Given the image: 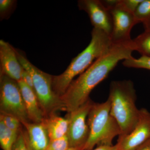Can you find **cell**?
<instances>
[{"label": "cell", "mask_w": 150, "mask_h": 150, "mask_svg": "<svg viewBox=\"0 0 150 150\" xmlns=\"http://www.w3.org/2000/svg\"><path fill=\"white\" fill-rule=\"evenodd\" d=\"M136 21L139 23H146L150 19V0H142L134 12Z\"/></svg>", "instance_id": "e0dca14e"}, {"label": "cell", "mask_w": 150, "mask_h": 150, "mask_svg": "<svg viewBox=\"0 0 150 150\" xmlns=\"http://www.w3.org/2000/svg\"><path fill=\"white\" fill-rule=\"evenodd\" d=\"M69 147V144L67 135L60 139L51 140L46 150H67Z\"/></svg>", "instance_id": "ffe728a7"}, {"label": "cell", "mask_w": 150, "mask_h": 150, "mask_svg": "<svg viewBox=\"0 0 150 150\" xmlns=\"http://www.w3.org/2000/svg\"><path fill=\"white\" fill-rule=\"evenodd\" d=\"M150 138V112L145 108L140 109L137 125L131 133L118 138L119 150H134Z\"/></svg>", "instance_id": "30bf717a"}, {"label": "cell", "mask_w": 150, "mask_h": 150, "mask_svg": "<svg viewBox=\"0 0 150 150\" xmlns=\"http://www.w3.org/2000/svg\"><path fill=\"white\" fill-rule=\"evenodd\" d=\"M142 1V0H119V4L123 8L134 13Z\"/></svg>", "instance_id": "603a6c76"}, {"label": "cell", "mask_w": 150, "mask_h": 150, "mask_svg": "<svg viewBox=\"0 0 150 150\" xmlns=\"http://www.w3.org/2000/svg\"><path fill=\"white\" fill-rule=\"evenodd\" d=\"M21 80L34 91V85L32 76L30 74L23 68L22 72Z\"/></svg>", "instance_id": "cb8c5ba5"}, {"label": "cell", "mask_w": 150, "mask_h": 150, "mask_svg": "<svg viewBox=\"0 0 150 150\" xmlns=\"http://www.w3.org/2000/svg\"><path fill=\"white\" fill-rule=\"evenodd\" d=\"M0 120H1L3 123L8 129L12 131L18 132L21 130V121L15 116L8 114L1 113Z\"/></svg>", "instance_id": "d6986e66"}, {"label": "cell", "mask_w": 150, "mask_h": 150, "mask_svg": "<svg viewBox=\"0 0 150 150\" xmlns=\"http://www.w3.org/2000/svg\"><path fill=\"white\" fill-rule=\"evenodd\" d=\"M91 150H119V148L118 144L111 145V146H98L96 148Z\"/></svg>", "instance_id": "d4e9b609"}, {"label": "cell", "mask_w": 150, "mask_h": 150, "mask_svg": "<svg viewBox=\"0 0 150 150\" xmlns=\"http://www.w3.org/2000/svg\"><path fill=\"white\" fill-rule=\"evenodd\" d=\"M134 51L132 40L125 43H113L107 52L96 59L70 84L60 97L64 110L69 113L85 103L89 99L92 91L107 78L118 62L133 57Z\"/></svg>", "instance_id": "6da1fadb"}, {"label": "cell", "mask_w": 150, "mask_h": 150, "mask_svg": "<svg viewBox=\"0 0 150 150\" xmlns=\"http://www.w3.org/2000/svg\"><path fill=\"white\" fill-rule=\"evenodd\" d=\"M145 29H150V19L146 23L144 24Z\"/></svg>", "instance_id": "4316f807"}, {"label": "cell", "mask_w": 150, "mask_h": 150, "mask_svg": "<svg viewBox=\"0 0 150 150\" xmlns=\"http://www.w3.org/2000/svg\"><path fill=\"white\" fill-rule=\"evenodd\" d=\"M134 150H150V138Z\"/></svg>", "instance_id": "484cf974"}, {"label": "cell", "mask_w": 150, "mask_h": 150, "mask_svg": "<svg viewBox=\"0 0 150 150\" xmlns=\"http://www.w3.org/2000/svg\"><path fill=\"white\" fill-rule=\"evenodd\" d=\"M24 134H25V139H26V142H27L28 146V149H29V150H31V149H30V147L29 145V144H28V142L27 139H26V136H25V132H24Z\"/></svg>", "instance_id": "f1b7e54d"}, {"label": "cell", "mask_w": 150, "mask_h": 150, "mask_svg": "<svg viewBox=\"0 0 150 150\" xmlns=\"http://www.w3.org/2000/svg\"><path fill=\"white\" fill-rule=\"evenodd\" d=\"M26 129L25 136L31 150H46L50 139L46 126L40 123H23Z\"/></svg>", "instance_id": "4fadbf2b"}, {"label": "cell", "mask_w": 150, "mask_h": 150, "mask_svg": "<svg viewBox=\"0 0 150 150\" xmlns=\"http://www.w3.org/2000/svg\"><path fill=\"white\" fill-rule=\"evenodd\" d=\"M29 120L35 123H42L46 118L34 91L21 80L18 82Z\"/></svg>", "instance_id": "7c38bea8"}, {"label": "cell", "mask_w": 150, "mask_h": 150, "mask_svg": "<svg viewBox=\"0 0 150 150\" xmlns=\"http://www.w3.org/2000/svg\"><path fill=\"white\" fill-rule=\"evenodd\" d=\"M122 64L128 68L150 70V57L142 56L138 59H135L132 57L130 59L124 60Z\"/></svg>", "instance_id": "ac0fdd59"}, {"label": "cell", "mask_w": 150, "mask_h": 150, "mask_svg": "<svg viewBox=\"0 0 150 150\" xmlns=\"http://www.w3.org/2000/svg\"><path fill=\"white\" fill-rule=\"evenodd\" d=\"M134 51H138L142 56L150 57V29H145L143 33L132 39Z\"/></svg>", "instance_id": "9a60e30c"}, {"label": "cell", "mask_w": 150, "mask_h": 150, "mask_svg": "<svg viewBox=\"0 0 150 150\" xmlns=\"http://www.w3.org/2000/svg\"><path fill=\"white\" fill-rule=\"evenodd\" d=\"M87 122L89 136L82 150H91L96 146H111L114 138L121 135L120 126L110 113L108 98L101 103L93 102Z\"/></svg>", "instance_id": "277c9868"}, {"label": "cell", "mask_w": 150, "mask_h": 150, "mask_svg": "<svg viewBox=\"0 0 150 150\" xmlns=\"http://www.w3.org/2000/svg\"><path fill=\"white\" fill-rule=\"evenodd\" d=\"M12 150H29L24 132L21 129L19 132L18 136L14 143Z\"/></svg>", "instance_id": "44dd1931"}, {"label": "cell", "mask_w": 150, "mask_h": 150, "mask_svg": "<svg viewBox=\"0 0 150 150\" xmlns=\"http://www.w3.org/2000/svg\"><path fill=\"white\" fill-rule=\"evenodd\" d=\"M43 123L46 126L50 141L57 139L67 136L69 120L56 115L55 113L46 117Z\"/></svg>", "instance_id": "5bb4252c"}, {"label": "cell", "mask_w": 150, "mask_h": 150, "mask_svg": "<svg viewBox=\"0 0 150 150\" xmlns=\"http://www.w3.org/2000/svg\"><path fill=\"white\" fill-rule=\"evenodd\" d=\"M78 6L88 15L93 28L102 30L110 36L112 21L110 11L100 0H80Z\"/></svg>", "instance_id": "9c48e42d"}, {"label": "cell", "mask_w": 150, "mask_h": 150, "mask_svg": "<svg viewBox=\"0 0 150 150\" xmlns=\"http://www.w3.org/2000/svg\"><path fill=\"white\" fill-rule=\"evenodd\" d=\"M93 103L89 99L77 109L68 113L67 116L69 120V125L67 137L69 146L81 148L82 150L88 139L87 118Z\"/></svg>", "instance_id": "52a82bcc"}, {"label": "cell", "mask_w": 150, "mask_h": 150, "mask_svg": "<svg viewBox=\"0 0 150 150\" xmlns=\"http://www.w3.org/2000/svg\"><path fill=\"white\" fill-rule=\"evenodd\" d=\"M110 113L120 126L122 138L131 133L137 125L140 110L136 105V90L130 80L112 81L108 98Z\"/></svg>", "instance_id": "3957f363"}, {"label": "cell", "mask_w": 150, "mask_h": 150, "mask_svg": "<svg viewBox=\"0 0 150 150\" xmlns=\"http://www.w3.org/2000/svg\"><path fill=\"white\" fill-rule=\"evenodd\" d=\"M110 36L100 30L93 28L88 46L72 60L66 71L58 76H52V88L61 97L74 79L84 72L96 59L107 52L112 46Z\"/></svg>", "instance_id": "7a4b0ae2"}, {"label": "cell", "mask_w": 150, "mask_h": 150, "mask_svg": "<svg viewBox=\"0 0 150 150\" xmlns=\"http://www.w3.org/2000/svg\"><path fill=\"white\" fill-rule=\"evenodd\" d=\"M16 1L13 0L0 1V15L1 18H4L8 14L13 8Z\"/></svg>", "instance_id": "7402d4cb"}, {"label": "cell", "mask_w": 150, "mask_h": 150, "mask_svg": "<svg viewBox=\"0 0 150 150\" xmlns=\"http://www.w3.org/2000/svg\"><path fill=\"white\" fill-rule=\"evenodd\" d=\"M0 82L1 113L15 116L21 124L29 122L28 114L18 82L1 73Z\"/></svg>", "instance_id": "8992f818"}, {"label": "cell", "mask_w": 150, "mask_h": 150, "mask_svg": "<svg viewBox=\"0 0 150 150\" xmlns=\"http://www.w3.org/2000/svg\"><path fill=\"white\" fill-rule=\"evenodd\" d=\"M67 150H82L81 148L69 146Z\"/></svg>", "instance_id": "83f0119b"}, {"label": "cell", "mask_w": 150, "mask_h": 150, "mask_svg": "<svg viewBox=\"0 0 150 150\" xmlns=\"http://www.w3.org/2000/svg\"><path fill=\"white\" fill-rule=\"evenodd\" d=\"M19 132L8 129L3 121L0 120V144L3 150H12Z\"/></svg>", "instance_id": "2e32d148"}, {"label": "cell", "mask_w": 150, "mask_h": 150, "mask_svg": "<svg viewBox=\"0 0 150 150\" xmlns=\"http://www.w3.org/2000/svg\"><path fill=\"white\" fill-rule=\"evenodd\" d=\"M15 51L22 67L32 76L34 91L46 117L55 113L57 110H64L61 98L53 91L52 75L35 67L18 49H15Z\"/></svg>", "instance_id": "5b68a950"}, {"label": "cell", "mask_w": 150, "mask_h": 150, "mask_svg": "<svg viewBox=\"0 0 150 150\" xmlns=\"http://www.w3.org/2000/svg\"><path fill=\"white\" fill-rule=\"evenodd\" d=\"M112 21V31L110 38L112 43L116 44L129 42L131 30L138 23L134 13L123 8L117 0L114 6L108 8Z\"/></svg>", "instance_id": "ba28073f"}, {"label": "cell", "mask_w": 150, "mask_h": 150, "mask_svg": "<svg viewBox=\"0 0 150 150\" xmlns=\"http://www.w3.org/2000/svg\"><path fill=\"white\" fill-rule=\"evenodd\" d=\"M1 73L18 82L21 79L23 68L19 62L15 48L8 42L0 40Z\"/></svg>", "instance_id": "8fae6325"}]
</instances>
